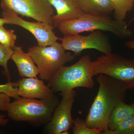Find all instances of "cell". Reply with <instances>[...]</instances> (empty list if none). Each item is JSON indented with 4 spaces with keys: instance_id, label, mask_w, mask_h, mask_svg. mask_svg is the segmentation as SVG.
<instances>
[{
    "instance_id": "obj_20",
    "label": "cell",
    "mask_w": 134,
    "mask_h": 134,
    "mask_svg": "<svg viewBox=\"0 0 134 134\" xmlns=\"http://www.w3.org/2000/svg\"><path fill=\"white\" fill-rule=\"evenodd\" d=\"M73 133L74 134H102L100 130L89 127L85 121L79 118H77L74 120Z\"/></svg>"
},
{
    "instance_id": "obj_17",
    "label": "cell",
    "mask_w": 134,
    "mask_h": 134,
    "mask_svg": "<svg viewBox=\"0 0 134 134\" xmlns=\"http://www.w3.org/2000/svg\"><path fill=\"white\" fill-rule=\"evenodd\" d=\"M17 38L14 30H7L3 25L0 26V43L7 48L14 49Z\"/></svg>"
},
{
    "instance_id": "obj_26",
    "label": "cell",
    "mask_w": 134,
    "mask_h": 134,
    "mask_svg": "<svg viewBox=\"0 0 134 134\" xmlns=\"http://www.w3.org/2000/svg\"><path fill=\"white\" fill-rule=\"evenodd\" d=\"M134 21V16L133 17V18H132V19H131V20H130V22H129V24H130L132 23V22L133 21Z\"/></svg>"
},
{
    "instance_id": "obj_8",
    "label": "cell",
    "mask_w": 134,
    "mask_h": 134,
    "mask_svg": "<svg viewBox=\"0 0 134 134\" xmlns=\"http://www.w3.org/2000/svg\"><path fill=\"white\" fill-rule=\"evenodd\" d=\"M59 40L66 50L74 53L75 56H79L83 50L93 49L98 50L104 54L112 52V47L108 37L99 30L92 32L88 36L65 35Z\"/></svg>"
},
{
    "instance_id": "obj_7",
    "label": "cell",
    "mask_w": 134,
    "mask_h": 134,
    "mask_svg": "<svg viewBox=\"0 0 134 134\" xmlns=\"http://www.w3.org/2000/svg\"><path fill=\"white\" fill-rule=\"evenodd\" d=\"M2 9V15L6 20V24L14 25L23 27L34 36L39 46L52 45L60 40L54 31L52 25L43 22H30L25 21L7 7L2 1L1 3Z\"/></svg>"
},
{
    "instance_id": "obj_4",
    "label": "cell",
    "mask_w": 134,
    "mask_h": 134,
    "mask_svg": "<svg viewBox=\"0 0 134 134\" xmlns=\"http://www.w3.org/2000/svg\"><path fill=\"white\" fill-rule=\"evenodd\" d=\"M92 62L90 55H85L74 65L63 66L48 81L47 85L54 93L70 91L80 87L92 88L95 75Z\"/></svg>"
},
{
    "instance_id": "obj_16",
    "label": "cell",
    "mask_w": 134,
    "mask_h": 134,
    "mask_svg": "<svg viewBox=\"0 0 134 134\" xmlns=\"http://www.w3.org/2000/svg\"><path fill=\"white\" fill-rule=\"evenodd\" d=\"M113 6L114 19L125 21L128 12L132 10L134 0H111Z\"/></svg>"
},
{
    "instance_id": "obj_5",
    "label": "cell",
    "mask_w": 134,
    "mask_h": 134,
    "mask_svg": "<svg viewBox=\"0 0 134 134\" xmlns=\"http://www.w3.org/2000/svg\"><path fill=\"white\" fill-rule=\"evenodd\" d=\"M28 53L37 65L40 79L48 82L62 67L75 58L57 41L48 46L30 47Z\"/></svg>"
},
{
    "instance_id": "obj_15",
    "label": "cell",
    "mask_w": 134,
    "mask_h": 134,
    "mask_svg": "<svg viewBox=\"0 0 134 134\" xmlns=\"http://www.w3.org/2000/svg\"><path fill=\"white\" fill-rule=\"evenodd\" d=\"M134 114V103L127 104L125 102L120 103L112 112L108 122L109 132L113 131L123 120Z\"/></svg>"
},
{
    "instance_id": "obj_25",
    "label": "cell",
    "mask_w": 134,
    "mask_h": 134,
    "mask_svg": "<svg viewBox=\"0 0 134 134\" xmlns=\"http://www.w3.org/2000/svg\"><path fill=\"white\" fill-rule=\"evenodd\" d=\"M6 20L3 18H0V26L3 25L4 24H6Z\"/></svg>"
},
{
    "instance_id": "obj_18",
    "label": "cell",
    "mask_w": 134,
    "mask_h": 134,
    "mask_svg": "<svg viewBox=\"0 0 134 134\" xmlns=\"http://www.w3.org/2000/svg\"><path fill=\"white\" fill-rule=\"evenodd\" d=\"M107 134H134V114L127 117Z\"/></svg>"
},
{
    "instance_id": "obj_9",
    "label": "cell",
    "mask_w": 134,
    "mask_h": 134,
    "mask_svg": "<svg viewBox=\"0 0 134 134\" xmlns=\"http://www.w3.org/2000/svg\"><path fill=\"white\" fill-rule=\"evenodd\" d=\"M17 14L53 25L54 8L47 0H2Z\"/></svg>"
},
{
    "instance_id": "obj_13",
    "label": "cell",
    "mask_w": 134,
    "mask_h": 134,
    "mask_svg": "<svg viewBox=\"0 0 134 134\" xmlns=\"http://www.w3.org/2000/svg\"><path fill=\"white\" fill-rule=\"evenodd\" d=\"M11 59L16 65L19 74L22 77H37L39 75L37 67L31 56L29 53L24 52L21 46H16Z\"/></svg>"
},
{
    "instance_id": "obj_24",
    "label": "cell",
    "mask_w": 134,
    "mask_h": 134,
    "mask_svg": "<svg viewBox=\"0 0 134 134\" xmlns=\"http://www.w3.org/2000/svg\"><path fill=\"white\" fill-rule=\"evenodd\" d=\"M125 45L128 48L134 50V38L133 40L126 41L125 43Z\"/></svg>"
},
{
    "instance_id": "obj_23",
    "label": "cell",
    "mask_w": 134,
    "mask_h": 134,
    "mask_svg": "<svg viewBox=\"0 0 134 134\" xmlns=\"http://www.w3.org/2000/svg\"><path fill=\"white\" fill-rule=\"evenodd\" d=\"M9 119L4 114H0V126H5L8 124Z\"/></svg>"
},
{
    "instance_id": "obj_11",
    "label": "cell",
    "mask_w": 134,
    "mask_h": 134,
    "mask_svg": "<svg viewBox=\"0 0 134 134\" xmlns=\"http://www.w3.org/2000/svg\"><path fill=\"white\" fill-rule=\"evenodd\" d=\"M19 97L28 98L46 99L54 96V92L43 80L37 77H23L17 81Z\"/></svg>"
},
{
    "instance_id": "obj_21",
    "label": "cell",
    "mask_w": 134,
    "mask_h": 134,
    "mask_svg": "<svg viewBox=\"0 0 134 134\" xmlns=\"http://www.w3.org/2000/svg\"><path fill=\"white\" fill-rule=\"evenodd\" d=\"M0 93H4L15 99L20 97L18 96L17 82H8L5 84L0 85Z\"/></svg>"
},
{
    "instance_id": "obj_19",
    "label": "cell",
    "mask_w": 134,
    "mask_h": 134,
    "mask_svg": "<svg viewBox=\"0 0 134 134\" xmlns=\"http://www.w3.org/2000/svg\"><path fill=\"white\" fill-rule=\"evenodd\" d=\"M14 50L7 48L0 43V66L3 67V74L7 77L8 82H10L11 78L8 68V63L11 59Z\"/></svg>"
},
{
    "instance_id": "obj_10",
    "label": "cell",
    "mask_w": 134,
    "mask_h": 134,
    "mask_svg": "<svg viewBox=\"0 0 134 134\" xmlns=\"http://www.w3.org/2000/svg\"><path fill=\"white\" fill-rule=\"evenodd\" d=\"M77 95L74 90L61 92V100L55 107L52 117L47 124L46 130L50 134H69L73 126L72 110Z\"/></svg>"
},
{
    "instance_id": "obj_6",
    "label": "cell",
    "mask_w": 134,
    "mask_h": 134,
    "mask_svg": "<svg viewBox=\"0 0 134 134\" xmlns=\"http://www.w3.org/2000/svg\"><path fill=\"white\" fill-rule=\"evenodd\" d=\"M95 75L104 74L125 84L129 89L134 88V60L111 53L92 62Z\"/></svg>"
},
{
    "instance_id": "obj_12",
    "label": "cell",
    "mask_w": 134,
    "mask_h": 134,
    "mask_svg": "<svg viewBox=\"0 0 134 134\" xmlns=\"http://www.w3.org/2000/svg\"><path fill=\"white\" fill-rule=\"evenodd\" d=\"M54 8L56 14L52 17L53 25L58 28L62 22L78 18L83 14L77 0H47Z\"/></svg>"
},
{
    "instance_id": "obj_22",
    "label": "cell",
    "mask_w": 134,
    "mask_h": 134,
    "mask_svg": "<svg viewBox=\"0 0 134 134\" xmlns=\"http://www.w3.org/2000/svg\"><path fill=\"white\" fill-rule=\"evenodd\" d=\"M10 98L7 95L0 93V110L7 112L10 103Z\"/></svg>"
},
{
    "instance_id": "obj_3",
    "label": "cell",
    "mask_w": 134,
    "mask_h": 134,
    "mask_svg": "<svg viewBox=\"0 0 134 134\" xmlns=\"http://www.w3.org/2000/svg\"><path fill=\"white\" fill-rule=\"evenodd\" d=\"M59 103L55 96L46 99L20 97L10 103L8 117L16 121H27L36 126L47 124Z\"/></svg>"
},
{
    "instance_id": "obj_1",
    "label": "cell",
    "mask_w": 134,
    "mask_h": 134,
    "mask_svg": "<svg viewBox=\"0 0 134 134\" xmlns=\"http://www.w3.org/2000/svg\"><path fill=\"white\" fill-rule=\"evenodd\" d=\"M97 80L99 85L98 91L85 121L89 127L107 134L110 115L119 104L125 102L129 88L125 84L106 75H99Z\"/></svg>"
},
{
    "instance_id": "obj_14",
    "label": "cell",
    "mask_w": 134,
    "mask_h": 134,
    "mask_svg": "<svg viewBox=\"0 0 134 134\" xmlns=\"http://www.w3.org/2000/svg\"><path fill=\"white\" fill-rule=\"evenodd\" d=\"M84 14H107L114 10L111 0H77Z\"/></svg>"
},
{
    "instance_id": "obj_2",
    "label": "cell",
    "mask_w": 134,
    "mask_h": 134,
    "mask_svg": "<svg viewBox=\"0 0 134 134\" xmlns=\"http://www.w3.org/2000/svg\"><path fill=\"white\" fill-rule=\"evenodd\" d=\"M125 21L112 19L107 14H83L77 19L62 22L58 28L65 35H76L85 32L108 31L120 38L130 37L133 32Z\"/></svg>"
}]
</instances>
